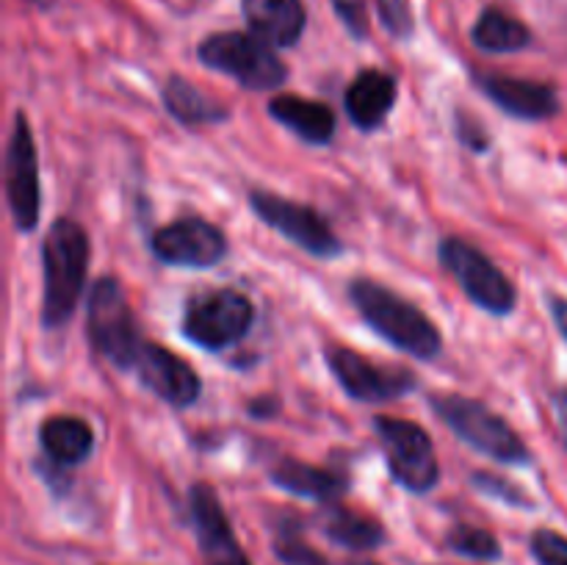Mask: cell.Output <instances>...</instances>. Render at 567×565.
<instances>
[{
    "label": "cell",
    "mask_w": 567,
    "mask_h": 565,
    "mask_svg": "<svg viewBox=\"0 0 567 565\" xmlns=\"http://www.w3.org/2000/svg\"><path fill=\"white\" fill-rule=\"evenodd\" d=\"M92 244L75 219H55L42 242V327L61 330L75 314L86 288Z\"/></svg>",
    "instance_id": "cell-1"
},
{
    "label": "cell",
    "mask_w": 567,
    "mask_h": 565,
    "mask_svg": "<svg viewBox=\"0 0 567 565\" xmlns=\"http://www.w3.org/2000/svg\"><path fill=\"white\" fill-rule=\"evenodd\" d=\"M349 299H352L354 310L363 316L365 325L377 336L385 338L391 347L402 349L419 360H432L441 355V330L410 299L399 297L396 291L377 280H369V277H358V280L349 282Z\"/></svg>",
    "instance_id": "cell-2"
},
{
    "label": "cell",
    "mask_w": 567,
    "mask_h": 565,
    "mask_svg": "<svg viewBox=\"0 0 567 565\" xmlns=\"http://www.w3.org/2000/svg\"><path fill=\"white\" fill-rule=\"evenodd\" d=\"M430 404L437 419L474 452L504 465H529L535 460L515 427L507 424L496 410L487 408L480 399L460 397V393H435L430 397Z\"/></svg>",
    "instance_id": "cell-3"
},
{
    "label": "cell",
    "mask_w": 567,
    "mask_h": 565,
    "mask_svg": "<svg viewBox=\"0 0 567 565\" xmlns=\"http://www.w3.org/2000/svg\"><path fill=\"white\" fill-rule=\"evenodd\" d=\"M197 55L208 70H216L221 72V75L233 78L238 86L249 89V92L277 89L280 83H286L288 78V70L280 61V55L271 50L269 42H264V39L255 37V33H210L208 39L199 42Z\"/></svg>",
    "instance_id": "cell-4"
},
{
    "label": "cell",
    "mask_w": 567,
    "mask_h": 565,
    "mask_svg": "<svg viewBox=\"0 0 567 565\" xmlns=\"http://www.w3.org/2000/svg\"><path fill=\"white\" fill-rule=\"evenodd\" d=\"M86 336L109 363L122 371L133 369V360L147 338L138 332L136 316L116 277H100L89 291Z\"/></svg>",
    "instance_id": "cell-5"
},
{
    "label": "cell",
    "mask_w": 567,
    "mask_h": 565,
    "mask_svg": "<svg viewBox=\"0 0 567 565\" xmlns=\"http://www.w3.org/2000/svg\"><path fill=\"white\" fill-rule=\"evenodd\" d=\"M255 321V305L238 288H216V291L199 294L183 310L181 332L194 347L208 352L236 347L244 341Z\"/></svg>",
    "instance_id": "cell-6"
},
{
    "label": "cell",
    "mask_w": 567,
    "mask_h": 565,
    "mask_svg": "<svg viewBox=\"0 0 567 565\" xmlns=\"http://www.w3.org/2000/svg\"><path fill=\"white\" fill-rule=\"evenodd\" d=\"M441 266L460 282L465 297L491 316H509L518 302L515 282L471 242L449 236L437 244Z\"/></svg>",
    "instance_id": "cell-7"
},
{
    "label": "cell",
    "mask_w": 567,
    "mask_h": 565,
    "mask_svg": "<svg viewBox=\"0 0 567 565\" xmlns=\"http://www.w3.org/2000/svg\"><path fill=\"white\" fill-rule=\"evenodd\" d=\"M374 432L396 485L410 493H426L437 485L441 465H437L435 443L424 427L415 421L393 419V415H377Z\"/></svg>",
    "instance_id": "cell-8"
},
{
    "label": "cell",
    "mask_w": 567,
    "mask_h": 565,
    "mask_svg": "<svg viewBox=\"0 0 567 565\" xmlns=\"http://www.w3.org/2000/svg\"><path fill=\"white\" fill-rule=\"evenodd\" d=\"M249 205H252V210L264 225H269L271 230L286 236L288 242L297 244L299 249H305L313 258L332 260L343 253L341 238L327 225L324 216L310 208V205L293 203V199L280 197L275 192H252L249 194Z\"/></svg>",
    "instance_id": "cell-9"
},
{
    "label": "cell",
    "mask_w": 567,
    "mask_h": 565,
    "mask_svg": "<svg viewBox=\"0 0 567 565\" xmlns=\"http://www.w3.org/2000/svg\"><path fill=\"white\" fill-rule=\"evenodd\" d=\"M6 203H9L17 230H37L39 210H42L39 161L31 125L22 111L14 114V127H11L9 144H6Z\"/></svg>",
    "instance_id": "cell-10"
},
{
    "label": "cell",
    "mask_w": 567,
    "mask_h": 565,
    "mask_svg": "<svg viewBox=\"0 0 567 565\" xmlns=\"http://www.w3.org/2000/svg\"><path fill=\"white\" fill-rule=\"evenodd\" d=\"M327 366L338 386L358 402H393L419 388V380L404 366L374 363L349 347L327 349Z\"/></svg>",
    "instance_id": "cell-11"
},
{
    "label": "cell",
    "mask_w": 567,
    "mask_h": 565,
    "mask_svg": "<svg viewBox=\"0 0 567 565\" xmlns=\"http://www.w3.org/2000/svg\"><path fill=\"white\" fill-rule=\"evenodd\" d=\"M155 258L177 269H210L227 255V236L214 222L186 216L158 227L150 238Z\"/></svg>",
    "instance_id": "cell-12"
},
{
    "label": "cell",
    "mask_w": 567,
    "mask_h": 565,
    "mask_svg": "<svg viewBox=\"0 0 567 565\" xmlns=\"http://www.w3.org/2000/svg\"><path fill=\"white\" fill-rule=\"evenodd\" d=\"M131 371L150 393L164 399L172 408H192L199 393H203V382H199L197 371L181 355L169 352L161 343L144 341Z\"/></svg>",
    "instance_id": "cell-13"
},
{
    "label": "cell",
    "mask_w": 567,
    "mask_h": 565,
    "mask_svg": "<svg viewBox=\"0 0 567 565\" xmlns=\"http://www.w3.org/2000/svg\"><path fill=\"white\" fill-rule=\"evenodd\" d=\"M188 510H192L194 532H197L199 552L205 565H252L233 532L230 518L221 507L219 496L210 485L197 482L188 491Z\"/></svg>",
    "instance_id": "cell-14"
},
{
    "label": "cell",
    "mask_w": 567,
    "mask_h": 565,
    "mask_svg": "<svg viewBox=\"0 0 567 565\" xmlns=\"http://www.w3.org/2000/svg\"><path fill=\"white\" fill-rule=\"evenodd\" d=\"M476 83L504 114L515 116V120L543 122L559 114V92L551 83L515 75H496V72L476 75Z\"/></svg>",
    "instance_id": "cell-15"
},
{
    "label": "cell",
    "mask_w": 567,
    "mask_h": 565,
    "mask_svg": "<svg viewBox=\"0 0 567 565\" xmlns=\"http://www.w3.org/2000/svg\"><path fill=\"white\" fill-rule=\"evenodd\" d=\"M396 78L382 70H363L349 83L347 94H343V105H347L349 120L360 131L369 133L377 131L388 120V114L396 105Z\"/></svg>",
    "instance_id": "cell-16"
},
{
    "label": "cell",
    "mask_w": 567,
    "mask_h": 565,
    "mask_svg": "<svg viewBox=\"0 0 567 565\" xmlns=\"http://www.w3.org/2000/svg\"><path fill=\"white\" fill-rule=\"evenodd\" d=\"M241 9L255 37L271 48H293L308 25L302 0H241Z\"/></svg>",
    "instance_id": "cell-17"
},
{
    "label": "cell",
    "mask_w": 567,
    "mask_h": 565,
    "mask_svg": "<svg viewBox=\"0 0 567 565\" xmlns=\"http://www.w3.org/2000/svg\"><path fill=\"white\" fill-rule=\"evenodd\" d=\"M271 120L299 136L302 142L324 147L336 138V114L321 100L299 97V94H277L269 100Z\"/></svg>",
    "instance_id": "cell-18"
},
{
    "label": "cell",
    "mask_w": 567,
    "mask_h": 565,
    "mask_svg": "<svg viewBox=\"0 0 567 565\" xmlns=\"http://www.w3.org/2000/svg\"><path fill=\"white\" fill-rule=\"evenodd\" d=\"M269 480L282 491L293 493L299 499H313V502L332 504L347 493V480L336 471L308 465L297 458H282L280 463L269 469Z\"/></svg>",
    "instance_id": "cell-19"
},
{
    "label": "cell",
    "mask_w": 567,
    "mask_h": 565,
    "mask_svg": "<svg viewBox=\"0 0 567 565\" xmlns=\"http://www.w3.org/2000/svg\"><path fill=\"white\" fill-rule=\"evenodd\" d=\"M39 443L55 465H81L94 452V432L78 415H53L39 427Z\"/></svg>",
    "instance_id": "cell-20"
},
{
    "label": "cell",
    "mask_w": 567,
    "mask_h": 565,
    "mask_svg": "<svg viewBox=\"0 0 567 565\" xmlns=\"http://www.w3.org/2000/svg\"><path fill=\"white\" fill-rule=\"evenodd\" d=\"M161 100H164L166 111L175 116L181 125L186 127H199V125H219L230 116L225 103L214 100L210 94L199 92L194 83H188L186 78L172 75L169 81L161 89Z\"/></svg>",
    "instance_id": "cell-21"
},
{
    "label": "cell",
    "mask_w": 567,
    "mask_h": 565,
    "mask_svg": "<svg viewBox=\"0 0 567 565\" xmlns=\"http://www.w3.org/2000/svg\"><path fill=\"white\" fill-rule=\"evenodd\" d=\"M321 532L330 537L336 546L349 548V552H371L385 543V526L358 510L341 507V504H327L321 515Z\"/></svg>",
    "instance_id": "cell-22"
},
{
    "label": "cell",
    "mask_w": 567,
    "mask_h": 565,
    "mask_svg": "<svg viewBox=\"0 0 567 565\" xmlns=\"http://www.w3.org/2000/svg\"><path fill=\"white\" fill-rule=\"evenodd\" d=\"M471 42L485 53H518L532 44V31L507 11L485 9L471 28Z\"/></svg>",
    "instance_id": "cell-23"
},
{
    "label": "cell",
    "mask_w": 567,
    "mask_h": 565,
    "mask_svg": "<svg viewBox=\"0 0 567 565\" xmlns=\"http://www.w3.org/2000/svg\"><path fill=\"white\" fill-rule=\"evenodd\" d=\"M446 546L454 554H463V557L482 559V563H493V559L502 557V543L493 532L482 530V526L471 524H457L454 530H449Z\"/></svg>",
    "instance_id": "cell-24"
},
{
    "label": "cell",
    "mask_w": 567,
    "mask_h": 565,
    "mask_svg": "<svg viewBox=\"0 0 567 565\" xmlns=\"http://www.w3.org/2000/svg\"><path fill=\"white\" fill-rule=\"evenodd\" d=\"M471 485H474L480 493H485V496L498 499L502 504H509V507H524V510L535 507V502L526 496V491H520L518 485L507 482L504 476L487 474V471H474V474H471Z\"/></svg>",
    "instance_id": "cell-25"
},
{
    "label": "cell",
    "mask_w": 567,
    "mask_h": 565,
    "mask_svg": "<svg viewBox=\"0 0 567 565\" xmlns=\"http://www.w3.org/2000/svg\"><path fill=\"white\" fill-rule=\"evenodd\" d=\"M275 554L280 557V563L286 565H330L324 554L310 548L293 530H282L280 535L275 537Z\"/></svg>",
    "instance_id": "cell-26"
},
{
    "label": "cell",
    "mask_w": 567,
    "mask_h": 565,
    "mask_svg": "<svg viewBox=\"0 0 567 565\" xmlns=\"http://www.w3.org/2000/svg\"><path fill=\"white\" fill-rule=\"evenodd\" d=\"M377 11L385 31L396 39H410L415 31V17L410 0H377Z\"/></svg>",
    "instance_id": "cell-27"
},
{
    "label": "cell",
    "mask_w": 567,
    "mask_h": 565,
    "mask_svg": "<svg viewBox=\"0 0 567 565\" xmlns=\"http://www.w3.org/2000/svg\"><path fill=\"white\" fill-rule=\"evenodd\" d=\"M537 565H567V537L554 530H537L529 541Z\"/></svg>",
    "instance_id": "cell-28"
},
{
    "label": "cell",
    "mask_w": 567,
    "mask_h": 565,
    "mask_svg": "<svg viewBox=\"0 0 567 565\" xmlns=\"http://www.w3.org/2000/svg\"><path fill=\"white\" fill-rule=\"evenodd\" d=\"M332 9L354 39L369 37V0H332Z\"/></svg>",
    "instance_id": "cell-29"
},
{
    "label": "cell",
    "mask_w": 567,
    "mask_h": 565,
    "mask_svg": "<svg viewBox=\"0 0 567 565\" xmlns=\"http://www.w3.org/2000/svg\"><path fill=\"white\" fill-rule=\"evenodd\" d=\"M457 136L460 142L468 150H474V153H487V150H491V136L485 133L482 122L474 120L471 114H465V111H457Z\"/></svg>",
    "instance_id": "cell-30"
},
{
    "label": "cell",
    "mask_w": 567,
    "mask_h": 565,
    "mask_svg": "<svg viewBox=\"0 0 567 565\" xmlns=\"http://www.w3.org/2000/svg\"><path fill=\"white\" fill-rule=\"evenodd\" d=\"M546 302H548V314H551V319H554V325H557L559 336H563V341L567 343V297H563V294L548 291Z\"/></svg>",
    "instance_id": "cell-31"
},
{
    "label": "cell",
    "mask_w": 567,
    "mask_h": 565,
    "mask_svg": "<svg viewBox=\"0 0 567 565\" xmlns=\"http://www.w3.org/2000/svg\"><path fill=\"white\" fill-rule=\"evenodd\" d=\"M551 410H554V421H557L559 438H563L567 449V386L557 388V391L551 393Z\"/></svg>",
    "instance_id": "cell-32"
},
{
    "label": "cell",
    "mask_w": 567,
    "mask_h": 565,
    "mask_svg": "<svg viewBox=\"0 0 567 565\" xmlns=\"http://www.w3.org/2000/svg\"><path fill=\"white\" fill-rule=\"evenodd\" d=\"M277 410H280V402L271 397H260L249 402V415H252V419H271Z\"/></svg>",
    "instance_id": "cell-33"
},
{
    "label": "cell",
    "mask_w": 567,
    "mask_h": 565,
    "mask_svg": "<svg viewBox=\"0 0 567 565\" xmlns=\"http://www.w3.org/2000/svg\"><path fill=\"white\" fill-rule=\"evenodd\" d=\"M347 565H380V563H374V559H352V563Z\"/></svg>",
    "instance_id": "cell-34"
}]
</instances>
